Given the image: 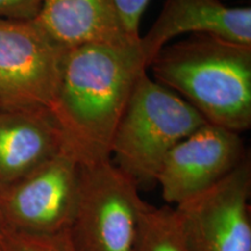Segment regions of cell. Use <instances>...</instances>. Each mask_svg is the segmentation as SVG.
<instances>
[{
	"label": "cell",
	"instance_id": "obj_10",
	"mask_svg": "<svg viewBox=\"0 0 251 251\" xmlns=\"http://www.w3.org/2000/svg\"><path fill=\"white\" fill-rule=\"evenodd\" d=\"M63 150L62 133L49 109L0 107V191Z\"/></svg>",
	"mask_w": 251,
	"mask_h": 251
},
{
	"label": "cell",
	"instance_id": "obj_1",
	"mask_svg": "<svg viewBox=\"0 0 251 251\" xmlns=\"http://www.w3.org/2000/svg\"><path fill=\"white\" fill-rule=\"evenodd\" d=\"M140 40L69 49L51 114L64 150L80 165L111 159L112 141L133 92L147 72Z\"/></svg>",
	"mask_w": 251,
	"mask_h": 251
},
{
	"label": "cell",
	"instance_id": "obj_8",
	"mask_svg": "<svg viewBox=\"0 0 251 251\" xmlns=\"http://www.w3.org/2000/svg\"><path fill=\"white\" fill-rule=\"evenodd\" d=\"M246 157L240 134L207 124L168 152L156 183L163 199L177 206L224 179Z\"/></svg>",
	"mask_w": 251,
	"mask_h": 251
},
{
	"label": "cell",
	"instance_id": "obj_5",
	"mask_svg": "<svg viewBox=\"0 0 251 251\" xmlns=\"http://www.w3.org/2000/svg\"><path fill=\"white\" fill-rule=\"evenodd\" d=\"M68 51L35 20H0V107L51 111Z\"/></svg>",
	"mask_w": 251,
	"mask_h": 251
},
{
	"label": "cell",
	"instance_id": "obj_2",
	"mask_svg": "<svg viewBox=\"0 0 251 251\" xmlns=\"http://www.w3.org/2000/svg\"><path fill=\"white\" fill-rule=\"evenodd\" d=\"M149 68L208 124L238 134L251 127V46L194 34L166 45Z\"/></svg>",
	"mask_w": 251,
	"mask_h": 251
},
{
	"label": "cell",
	"instance_id": "obj_7",
	"mask_svg": "<svg viewBox=\"0 0 251 251\" xmlns=\"http://www.w3.org/2000/svg\"><path fill=\"white\" fill-rule=\"evenodd\" d=\"M250 192L247 156L219 183L175 206L188 251H251Z\"/></svg>",
	"mask_w": 251,
	"mask_h": 251
},
{
	"label": "cell",
	"instance_id": "obj_4",
	"mask_svg": "<svg viewBox=\"0 0 251 251\" xmlns=\"http://www.w3.org/2000/svg\"><path fill=\"white\" fill-rule=\"evenodd\" d=\"M144 203L139 184L111 159L80 165L76 211L67 235L74 251H130Z\"/></svg>",
	"mask_w": 251,
	"mask_h": 251
},
{
	"label": "cell",
	"instance_id": "obj_3",
	"mask_svg": "<svg viewBox=\"0 0 251 251\" xmlns=\"http://www.w3.org/2000/svg\"><path fill=\"white\" fill-rule=\"evenodd\" d=\"M207 124L181 97L144 72L135 84L113 136L115 164L139 185L156 183L168 152Z\"/></svg>",
	"mask_w": 251,
	"mask_h": 251
},
{
	"label": "cell",
	"instance_id": "obj_15",
	"mask_svg": "<svg viewBox=\"0 0 251 251\" xmlns=\"http://www.w3.org/2000/svg\"><path fill=\"white\" fill-rule=\"evenodd\" d=\"M126 29L133 37L139 39L140 20L149 0H114Z\"/></svg>",
	"mask_w": 251,
	"mask_h": 251
},
{
	"label": "cell",
	"instance_id": "obj_6",
	"mask_svg": "<svg viewBox=\"0 0 251 251\" xmlns=\"http://www.w3.org/2000/svg\"><path fill=\"white\" fill-rule=\"evenodd\" d=\"M80 164L63 150L27 177L0 191L9 230L31 235L67 233L76 211Z\"/></svg>",
	"mask_w": 251,
	"mask_h": 251
},
{
	"label": "cell",
	"instance_id": "obj_12",
	"mask_svg": "<svg viewBox=\"0 0 251 251\" xmlns=\"http://www.w3.org/2000/svg\"><path fill=\"white\" fill-rule=\"evenodd\" d=\"M130 251H188L175 207L144 203Z\"/></svg>",
	"mask_w": 251,
	"mask_h": 251
},
{
	"label": "cell",
	"instance_id": "obj_14",
	"mask_svg": "<svg viewBox=\"0 0 251 251\" xmlns=\"http://www.w3.org/2000/svg\"><path fill=\"white\" fill-rule=\"evenodd\" d=\"M43 0H0V20H35Z\"/></svg>",
	"mask_w": 251,
	"mask_h": 251
},
{
	"label": "cell",
	"instance_id": "obj_9",
	"mask_svg": "<svg viewBox=\"0 0 251 251\" xmlns=\"http://www.w3.org/2000/svg\"><path fill=\"white\" fill-rule=\"evenodd\" d=\"M185 34H209L251 46V8L230 7L221 0H165L155 23L140 36L147 68L162 48Z\"/></svg>",
	"mask_w": 251,
	"mask_h": 251
},
{
	"label": "cell",
	"instance_id": "obj_13",
	"mask_svg": "<svg viewBox=\"0 0 251 251\" xmlns=\"http://www.w3.org/2000/svg\"><path fill=\"white\" fill-rule=\"evenodd\" d=\"M0 251H74L67 233L31 235L8 230L0 240Z\"/></svg>",
	"mask_w": 251,
	"mask_h": 251
},
{
	"label": "cell",
	"instance_id": "obj_11",
	"mask_svg": "<svg viewBox=\"0 0 251 251\" xmlns=\"http://www.w3.org/2000/svg\"><path fill=\"white\" fill-rule=\"evenodd\" d=\"M35 21L68 49L140 40L126 29L114 0H43Z\"/></svg>",
	"mask_w": 251,
	"mask_h": 251
},
{
	"label": "cell",
	"instance_id": "obj_16",
	"mask_svg": "<svg viewBox=\"0 0 251 251\" xmlns=\"http://www.w3.org/2000/svg\"><path fill=\"white\" fill-rule=\"evenodd\" d=\"M9 230L7 225H6V221L4 219V215H2L1 208H0V240L5 236V234Z\"/></svg>",
	"mask_w": 251,
	"mask_h": 251
}]
</instances>
